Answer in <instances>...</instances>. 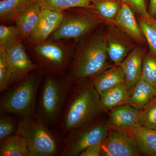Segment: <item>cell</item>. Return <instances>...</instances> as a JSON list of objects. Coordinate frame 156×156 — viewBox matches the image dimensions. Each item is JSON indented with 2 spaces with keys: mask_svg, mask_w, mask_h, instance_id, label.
Wrapping results in <instances>:
<instances>
[{
  "mask_svg": "<svg viewBox=\"0 0 156 156\" xmlns=\"http://www.w3.org/2000/svg\"><path fill=\"white\" fill-rule=\"evenodd\" d=\"M103 111L92 80L73 85L56 129L63 139L94 122Z\"/></svg>",
  "mask_w": 156,
  "mask_h": 156,
  "instance_id": "1",
  "label": "cell"
},
{
  "mask_svg": "<svg viewBox=\"0 0 156 156\" xmlns=\"http://www.w3.org/2000/svg\"><path fill=\"white\" fill-rule=\"evenodd\" d=\"M94 30L77 42L66 75L72 85L92 80L108 69L106 36L100 30Z\"/></svg>",
  "mask_w": 156,
  "mask_h": 156,
  "instance_id": "2",
  "label": "cell"
},
{
  "mask_svg": "<svg viewBox=\"0 0 156 156\" xmlns=\"http://www.w3.org/2000/svg\"><path fill=\"white\" fill-rule=\"evenodd\" d=\"M23 41L31 58L45 73L66 77L77 42L72 39Z\"/></svg>",
  "mask_w": 156,
  "mask_h": 156,
  "instance_id": "3",
  "label": "cell"
},
{
  "mask_svg": "<svg viewBox=\"0 0 156 156\" xmlns=\"http://www.w3.org/2000/svg\"><path fill=\"white\" fill-rule=\"evenodd\" d=\"M45 72L41 68L2 92L0 98V112L18 118L35 115L37 98Z\"/></svg>",
  "mask_w": 156,
  "mask_h": 156,
  "instance_id": "4",
  "label": "cell"
},
{
  "mask_svg": "<svg viewBox=\"0 0 156 156\" xmlns=\"http://www.w3.org/2000/svg\"><path fill=\"white\" fill-rule=\"evenodd\" d=\"M35 115L44 124L56 128L72 84L66 77L45 73Z\"/></svg>",
  "mask_w": 156,
  "mask_h": 156,
  "instance_id": "5",
  "label": "cell"
},
{
  "mask_svg": "<svg viewBox=\"0 0 156 156\" xmlns=\"http://www.w3.org/2000/svg\"><path fill=\"white\" fill-rule=\"evenodd\" d=\"M19 119L17 134L25 139L34 156H60L64 139L56 129L45 125L35 115Z\"/></svg>",
  "mask_w": 156,
  "mask_h": 156,
  "instance_id": "6",
  "label": "cell"
},
{
  "mask_svg": "<svg viewBox=\"0 0 156 156\" xmlns=\"http://www.w3.org/2000/svg\"><path fill=\"white\" fill-rule=\"evenodd\" d=\"M89 9L75 8L63 11L61 24L48 40L72 39L78 42L95 30L100 24V18L95 12H90Z\"/></svg>",
  "mask_w": 156,
  "mask_h": 156,
  "instance_id": "7",
  "label": "cell"
},
{
  "mask_svg": "<svg viewBox=\"0 0 156 156\" xmlns=\"http://www.w3.org/2000/svg\"><path fill=\"white\" fill-rule=\"evenodd\" d=\"M99 120L64 139L60 156H80L90 146L106 139L109 127Z\"/></svg>",
  "mask_w": 156,
  "mask_h": 156,
  "instance_id": "8",
  "label": "cell"
},
{
  "mask_svg": "<svg viewBox=\"0 0 156 156\" xmlns=\"http://www.w3.org/2000/svg\"><path fill=\"white\" fill-rule=\"evenodd\" d=\"M4 48L7 52L11 70L10 87L22 80L30 73L40 68L29 55L21 38Z\"/></svg>",
  "mask_w": 156,
  "mask_h": 156,
  "instance_id": "9",
  "label": "cell"
},
{
  "mask_svg": "<svg viewBox=\"0 0 156 156\" xmlns=\"http://www.w3.org/2000/svg\"><path fill=\"white\" fill-rule=\"evenodd\" d=\"M141 153L135 140L126 129L109 127L104 140L102 156H139Z\"/></svg>",
  "mask_w": 156,
  "mask_h": 156,
  "instance_id": "10",
  "label": "cell"
},
{
  "mask_svg": "<svg viewBox=\"0 0 156 156\" xmlns=\"http://www.w3.org/2000/svg\"><path fill=\"white\" fill-rule=\"evenodd\" d=\"M63 17V12L42 9L34 29L24 41L42 42L48 40L59 27Z\"/></svg>",
  "mask_w": 156,
  "mask_h": 156,
  "instance_id": "11",
  "label": "cell"
},
{
  "mask_svg": "<svg viewBox=\"0 0 156 156\" xmlns=\"http://www.w3.org/2000/svg\"><path fill=\"white\" fill-rule=\"evenodd\" d=\"M144 56L141 48H134L120 64L130 92L141 76Z\"/></svg>",
  "mask_w": 156,
  "mask_h": 156,
  "instance_id": "12",
  "label": "cell"
},
{
  "mask_svg": "<svg viewBox=\"0 0 156 156\" xmlns=\"http://www.w3.org/2000/svg\"><path fill=\"white\" fill-rule=\"evenodd\" d=\"M134 12L130 6L121 2L119 11L113 23L136 41L141 43L145 38L136 21Z\"/></svg>",
  "mask_w": 156,
  "mask_h": 156,
  "instance_id": "13",
  "label": "cell"
},
{
  "mask_svg": "<svg viewBox=\"0 0 156 156\" xmlns=\"http://www.w3.org/2000/svg\"><path fill=\"white\" fill-rule=\"evenodd\" d=\"M109 112V127L126 129L139 126V110L130 105L117 107Z\"/></svg>",
  "mask_w": 156,
  "mask_h": 156,
  "instance_id": "14",
  "label": "cell"
},
{
  "mask_svg": "<svg viewBox=\"0 0 156 156\" xmlns=\"http://www.w3.org/2000/svg\"><path fill=\"white\" fill-rule=\"evenodd\" d=\"M92 81L95 89L100 95L108 89L125 83L126 78L121 66L115 65L96 76Z\"/></svg>",
  "mask_w": 156,
  "mask_h": 156,
  "instance_id": "15",
  "label": "cell"
},
{
  "mask_svg": "<svg viewBox=\"0 0 156 156\" xmlns=\"http://www.w3.org/2000/svg\"><path fill=\"white\" fill-rule=\"evenodd\" d=\"M136 141L141 154L156 156V130L140 126L126 129Z\"/></svg>",
  "mask_w": 156,
  "mask_h": 156,
  "instance_id": "16",
  "label": "cell"
},
{
  "mask_svg": "<svg viewBox=\"0 0 156 156\" xmlns=\"http://www.w3.org/2000/svg\"><path fill=\"white\" fill-rule=\"evenodd\" d=\"M130 91L126 83L107 90L100 95V103L103 112L128 104Z\"/></svg>",
  "mask_w": 156,
  "mask_h": 156,
  "instance_id": "17",
  "label": "cell"
},
{
  "mask_svg": "<svg viewBox=\"0 0 156 156\" xmlns=\"http://www.w3.org/2000/svg\"><path fill=\"white\" fill-rule=\"evenodd\" d=\"M38 0H1L0 21L2 23H15L23 12Z\"/></svg>",
  "mask_w": 156,
  "mask_h": 156,
  "instance_id": "18",
  "label": "cell"
},
{
  "mask_svg": "<svg viewBox=\"0 0 156 156\" xmlns=\"http://www.w3.org/2000/svg\"><path fill=\"white\" fill-rule=\"evenodd\" d=\"M156 97V88L140 76L130 92L128 104L140 110Z\"/></svg>",
  "mask_w": 156,
  "mask_h": 156,
  "instance_id": "19",
  "label": "cell"
},
{
  "mask_svg": "<svg viewBox=\"0 0 156 156\" xmlns=\"http://www.w3.org/2000/svg\"><path fill=\"white\" fill-rule=\"evenodd\" d=\"M41 9L37 1L28 7L17 18L15 23L19 27L23 41L27 39L34 29Z\"/></svg>",
  "mask_w": 156,
  "mask_h": 156,
  "instance_id": "20",
  "label": "cell"
},
{
  "mask_svg": "<svg viewBox=\"0 0 156 156\" xmlns=\"http://www.w3.org/2000/svg\"><path fill=\"white\" fill-rule=\"evenodd\" d=\"M0 156H34L25 139L17 134L0 140Z\"/></svg>",
  "mask_w": 156,
  "mask_h": 156,
  "instance_id": "21",
  "label": "cell"
},
{
  "mask_svg": "<svg viewBox=\"0 0 156 156\" xmlns=\"http://www.w3.org/2000/svg\"><path fill=\"white\" fill-rule=\"evenodd\" d=\"M112 32L109 33L106 37L107 52L111 61L118 65L128 56L130 48L122 38L118 34Z\"/></svg>",
  "mask_w": 156,
  "mask_h": 156,
  "instance_id": "22",
  "label": "cell"
},
{
  "mask_svg": "<svg viewBox=\"0 0 156 156\" xmlns=\"http://www.w3.org/2000/svg\"><path fill=\"white\" fill-rule=\"evenodd\" d=\"M42 9L63 12L75 8L92 9L93 0H38Z\"/></svg>",
  "mask_w": 156,
  "mask_h": 156,
  "instance_id": "23",
  "label": "cell"
},
{
  "mask_svg": "<svg viewBox=\"0 0 156 156\" xmlns=\"http://www.w3.org/2000/svg\"><path fill=\"white\" fill-rule=\"evenodd\" d=\"M121 6L115 0H93L92 9L101 19L113 23Z\"/></svg>",
  "mask_w": 156,
  "mask_h": 156,
  "instance_id": "24",
  "label": "cell"
},
{
  "mask_svg": "<svg viewBox=\"0 0 156 156\" xmlns=\"http://www.w3.org/2000/svg\"><path fill=\"white\" fill-rule=\"evenodd\" d=\"M138 23L149 51L156 54V18L151 15L146 17L138 16Z\"/></svg>",
  "mask_w": 156,
  "mask_h": 156,
  "instance_id": "25",
  "label": "cell"
},
{
  "mask_svg": "<svg viewBox=\"0 0 156 156\" xmlns=\"http://www.w3.org/2000/svg\"><path fill=\"white\" fill-rule=\"evenodd\" d=\"M139 126L156 130V97L139 110Z\"/></svg>",
  "mask_w": 156,
  "mask_h": 156,
  "instance_id": "26",
  "label": "cell"
},
{
  "mask_svg": "<svg viewBox=\"0 0 156 156\" xmlns=\"http://www.w3.org/2000/svg\"><path fill=\"white\" fill-rule=\"evenodd\" d=\"M14 115L0 113V140L17 134L19 119Z\"/></svg>",
  "mask_w": 156,
  "mask_h": 156,
  "instance_id": "27",
  "label": "cell"
},
{
  "mask_svg": "<svg viewBox=\"0 0 156 156\" xmlns=\"http://www.w3.org/2000/svg\"><path fill=\"white\" fill-rule=\"evenodd\" d=\"M141 77L156 88V54L150 51L144 55Z\"/></svg>",
  "mask_w": 156,
  "mask_h": 156,
  "instance_id": "28",
  "label": "cell"
},
{
  "mask_svg": "<svg viewBox=\"0 0 156 156\" xmlns=\"http://www.w3.org/2000/svg\"><path fill=\"white\" fill-rule=\"evenodd\" d=\"M11 73L5 49L0 47V92L1 93L11 87Z\"/></svg>",
  "mask_w": 156,
  "mask_h": 156,
  "instance_id": "29",
  "label": "cell"
},
{
  "mask_svg": "<svg viewBox=\"0 0 156 156\" xmlns=\"http://www.w3.org/2000/svg\"><path fill=\"white\" fill-rule=\"evenodd\" d=\"M20 38H21V33L16 24L11 26L1 24L0 47H5Z\"/></svg>",
  "mask_w": 156,
  "mask_h": 156,
  "instance_id": "30",
  "label": "cell"
},
{
  "mask_svg": "<svg viewBox=\"0 0 156 156\" xmlns=\"http://www.w3.org/2000/svg\"><path fill=\"white\" fill-rule=\"evenodd\" d=\"M126 3L140 17H146L149 16L146 0H121Z\"/></svg>",
  "mask_w": 156,
  "mask_h": 156,
  "instance_id": "31",
  "label": "cell"
},
{
  "mask_svg": "<svg viewBox=\"0 0 156 156\" xmlns=\"http://www.w3.org/2000/svg\"><path fill=\"white\" fill-rule=\"evenodd\" d=\"M103 141L90 146L81 153L80 156H101L102 150Z\"/></svg>",
  "mask_w": 156,
  "mask_h": 156,
  "instance_id": "32",
  "label": "cell"
},
{
  "mask_svg": "<svg viewBox=\"0 0 156 156\" xmlns=\"http://www.w3.org/2000/svg\"><path fill=\"white\" fill-rule=\"evenodd\" d=\"M149 14L151 17L156 18V0H149Z\"/></svg>",
  "mask_w": 156,
  "mask_h": 156,
  "instance_id": "33",
  "label": "cell"
}]
</instances>
